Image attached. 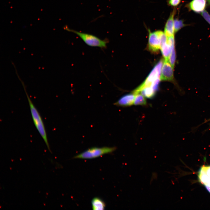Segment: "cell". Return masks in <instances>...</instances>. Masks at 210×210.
<instances>
[{
    "instance_id": "obj_1",
    "label": "cell",
    "mask_w": 210,
    "mask_h": 210,
    "mask_svg": "<svg viewBox=\"0 0 210 210\" xmlns=\"http://www.w3.org/2000/svg\"><path fill=\"white\" fill-rule=\"evenodd\" d=\"M21 82L28 99L32 117L34 124L40 135L43 139L48 150L50 152H51L48 141L45 125L41 116L27 94L24 83L22 81Z\"/></svg>"
},
{
    "instance_id": "obj_2",
    "label": "cell",
    "mask_w": 210,
    "mask_h": 210,
    "mask_svg": "<svg viewBox=\"0 0 210 210\" xmlns=\"http://www.w3.org/2000/svg\"><path fill=\"white\" fill-rule=\"evenodd\" d=\"M63 28L64 30L77 35L86 44L90 46L104 49L106 48L107 44L109 42L107 38L102 40L93 35L70 29L67 26H64Z\"/></svg>"
},
{
    "instance_id": "obj_3",
    "label": "cell",
    "mask_w": 210,
    "mask_h": 210,
    "mask_svg": "<svg viewBox=\"0 0 210 210\" xmlns=\"http://www.w3.org/2000/svg\"><path fill=\"white\" fill-rule=\"evenodd\" d=\"M116 149V148L115 147H93L89 148L75 156L74 158L82 159L94 158L106 154L111 153Z\"/></svg>"
},
{
    "instance_id": "obj_4",
    "label": "cell",
    "mask_w": 210,
    "mask_h": 210,
    "mask_svg": "<svg viewBox=\"0 0 210 210\" xmlns=\"http://www.w3.org/2000/svg\"><path fill=\"white\" fill-rule=\"evenodd\" d=\"M163 63V61L162 60H160L154 67L145 81L135 89L132 93L135 95L139 93L144 88L150 86L155 81L160 78V74Z\"/></svg>"
},
{
    "instance_id": "obj_5",
    "label": "cell",
    "mask_w": 210,
    "mask_h": 210,
    "mask_svg": "<svg viewBox=\"0 0 210 210\" xmlns=\"http://www.w3.org/2000/svg\"><path fill=\"white\" fill-rule=\"evenodd\" d=\"M160 30L151 32L149 30L148 47L152 52L156 53L161 48Z\"/></svg>"
},
{
    "instance_id": "obj_6",
    "label": "cell",
    "mask_w": 210,
    "mask_h": 210,
    "mask_svg": "<svg viewBox=\"0 0 210 210\" xmlns=\"http://www.w3.org/2000/svg\"><path fill=\"white\" fill-rule=\"evenodd\" d=\"M173 69L169 61L164 60L161 69L160 80L174 82Z\"/></svg>"
},
{
    "instance_id": "obj_7",
    "label": "cell",
    "mask_w": 210,
    "mask_h": 210,
    "mask_svg": "<svg viewBox=\"0 0 210 210\" xmlns=\"http://www.w3.org/2000/svg\"><path fill=\"white\" fill-rule=\"evenodd\" d=\"M206 4V0H192L186 6L189 10L200 13L205 10Z\"/></svg>"
},
{
    "instance_id": "obj_8",
    "label": "cell",
    "mask_w": 210,
    "mask_h": 210,
    "mask_svg": "<svg viewBox=\"0 0 210 210\" xmlns=\"http://www.w3.org/2000/svg\"><path fill=\"white\" fill-rule=\"evenodd\" d=\"M176 11V9L175 8L171 13L166 23L164 28V33L167 37H169L174 35V16Z\"/></svg>"
},
{
    "instance_id": "obj_9",
    "label": "cell",
    "mask_w": 210,
    "mask_h": 210,
    "mask_svg": "<svg viewBox=\"0 0 210 210\" xmlns=\"http://www.w3.org/2000/svg\"><path fill=\"white\" fill-rule=\"evenodd\" d=\"M135 95L133 93L125 95L114 103V105L117 106L125 107L134 104Z\"/></svg>"
},
{
    "instance_id": "obj_10",
    "label": "cell",
    "mask_w": 210,
    "mask_h": 210,
    "mask_svg": "<svg viewBox=\"0 0 210 210\" xmlns=\"http://www.w3.org/2000/svg\"><path fill=\"white\" fill-rule=\"evenodd\" d=\"M167 42L171 46V52L169 59V62L174 68L176 61V54L175 49L174 35L167 37Z\"/></svg>"
},
{
    "instance_id": "obj_11",
    "label": "cell",
    "mask_w": 210,
    "mask_h": 210,
    "mask_svg": "<svg viewBox=\"0 0 210 210\" xmlns=\"http://www.w3.org/2000/svg\"><path fill=\"white\" fill-rule=\"evenodd\" d=\"M92 208L93 210H104L106 205L104 202L100 198L95 197L93 199L91 202Z\"/></svg>"
},
{
    "instance_id": "obj_12",
    "label": "cell",
    "mask_w": 210,
    "mask_h": 210,
    "mask_svg": "<svg viewBox=\"0 0 210 210\" xmlns=\"http://www.w3.org/2000/svg\"><path fill=\"white\" fill-rule=\"evenodd\" d=\"M160 49L164 60L169 61L172 50L171 46L167 42L161 45Z\"/></svg>"
},
{
    "instance_id": "obj_13",
    "label": "cell",
    "mask_w": 210,
    "mask_h": 210,
    "mask_svg": "<svg viewBox=\"0 0 210 210\" xmlns=\"http://www.w3.org/2000/svg\"><path fill=\"white\" fill-rule=\"evenodd\" d=\"M140 92L145 97L151 99L155 96L156 91L151 87L148 86L144 88Z\"/></svg>"
},
{
    "instance_id": "obj_14",
    "label": "cell",
    "mask_w": 210,
    "mask_h": 210,
    "mask_svg": "<svg viewBox=\"0 0 210 210\" xmlns=\"http://www.w3.org/2000/svg\"><path fill=\"white\" fill-rule=\"evenodd\" d=\"M147 104L145 97L141 94L139 93L135 95L134 105H145Z\"/></svg>"
},
{
    "instance_id": "obj_15",
    "label": "cell",
    "mask_w": 210,
    "mask_h": 210,
    "mask_svg": "<svg viewBox=\"0 0 210 210\" xmlns=\"http://www.w3.org/2000/svg\"><path fill=\"white\" fill-rule=\"evenodd\" d=\"M187 25V24H184V21L182 20H179L178 18L174 19V27L175 34L181 28Z\"/></svg>"
},
{
    "instance_id": "obj_16",
    "label": "cell",
    "mask_w": 210,
    "mask_h": 210,
    "mask_svg": "<svg viewBox=\"0 0 210 210\" xmlns=\"http://www.w3.org/2000/svg\"><path fill=\"white\" fill-rule=\"evenodd\" d=\"M207 175V179L206 183L204 185H208L210 184V166H204L202 167Z\"/></svg>"
},
{
    "instance_id": "obj_17",
    "label": "cell",
    "mask_w": 210,
    "mask_h": 210,
    "mask_svg": "<svg viewBox=\"0 0 210 210\" xmlns=\"http://www.w3.org/2000/svg\"><path fill=\"white\" fill-rule=\"evenodd\" d=\"M201 14L204 19L210 25V15L208 12L205 10L201 13Z\"/></svg>"
},
{
    "instance_id": "obj_18",
    "label": "cell",
    "mask_w": 210,
    "mask_h": 210,
    "mask_svg": "<svg viewBox=\"0 0 210 210\" xmlns=\"http://www.w3.org/2000/svg\"><path fill=\"white\" fill-rule=\"evenodd\" d=\"M182 0H168V4L169 5L175 7L178 6L181 3Z\"/></svg>"
},
{
    "instance_id": "obj_19",
    "label": "cell",
    "mask_w": 210,
    "mask_h": 210,
    "mask_svg": "<svg viewBox=\"0 0 210 210\" xmlns=\"http://www.w3.org/2000/svg\"><path fill=\"white\" fill-rule=\"evenodd\" d=\"M207 1L208 2V4L210 5V0H208Z\"/></svg>"
},
{
    "instance_id": "obj_20",
    "label": "cell",
    "mask_w": 210,
    "mask_h": 210,
    "mask_svg": "<svg viewBox=\"0 0 210 210\" xmlns=\"http://www.w3.org/2000/svg\"><path fill=\"white\" fill-rule=\"evenodd\" d=\"M210 120V119H209L208 120H207L206 121V122H205V123L206 122L209 121Z\"/></svg>"
}]
</instances>
